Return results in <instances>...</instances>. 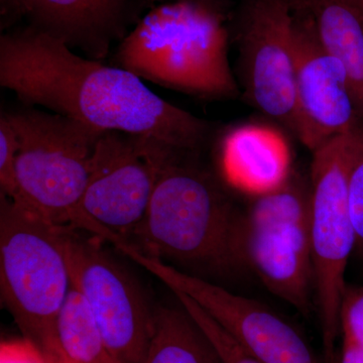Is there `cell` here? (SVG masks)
<instances>
[{
  "label": "cell",
  "instance_id": "obj_1",
  "mask_svg": "<svg viewBox=\"0 0 363 363\" xmlns=\"http://www.w3.org/2000/svg\"><path fill=\"white\" fill-rule=\"evenodd\" d=\"M0 85L26 106L177 149L198 150L210 135L207 121L162 99L135 74L82 58L30 26L0 37Z\"/></svg>",
  "mask_w": 363,
  "mask_h": 363
},
{
  "label": "cell",
  "instance_id": "obj_2",
  "mask_svg": "<svg viewBox=\"0 0 363 363\" xmlns=\"http://www.w3.org/2000/svg\"><path fill=\"white\" fill-rule=\"evenodd\" d=\"M225 11L186 1L152 7L114 52V66L205 99L238 94L228 61Z\"/></svg>",
  "mask_w": 363,
  "mask_h": 363
},
{
  "label": "cell",
  "instance_id": "obj_3",
  "mask_svg": "<svg viewBox=\"0 0 363 363\" xmlns=\"http://www.w3.org/2000/svg\"><path fill=\"white\" fill-rule=\"evenodd\" d=\"M176 150L162 164L147 213L133 236L145 255L191 266L238 267L234 236L240 211L207 172Z\"/></svg>",
  "mask_w": 363,
  "mask_h": 363
},
{
  "label": "cell",
  "instance_id": "obj_4",
  "mask_svg": "<svg viewBox=\"0 0 363 363\" xmlns=\"http://www.w3.org/2000/svg\"><path fill=\"white\" fill-rule=\"evenodd\" d=\"M18 140L16 178L21 203L54 225L104 240L106 229L81 207L95 147L105 133L33 106L2 111Z\"/></svg>",
  "mask_w": 363,
  "mask_h": 363
},
{
  "label": "cell",
  "instance_id": "obj_5",
  "mask_svg": "<svg viewBox=\"0 0 363 363\" xmlns=\"http://www.w3.org/2000/svg\"><path fill=\"white\" fill-rule=\"evenodd\" d=\"M62 230L32 208L1 194L2 301L23 337L42 352L59 342V315L72 289Z\"/></svg>",
  "mask_w": 363,
  "mask_h": 363
},
{
  "label": "cell",
  "instance_id": "obj_6",
  "mask_svg": "<svg viewBox=\"0 0 363 363\" xmlns=\"http://www.w3.org/2000/svg\"><path fill=\"white\" fill-rule=\"evenodd\" d=\"M311 184L290 172L276 187L253 194L234 236L238 267H247L269 292L307 314L314 291Z\"/></svg>",
  "mask_w": 363,
  "mask_h": 363
},
{
  "label": "cell",
  "instance_id": "obj_7",
  "mask_svg": "<svg viewBox=\"0 0 363 363\" xmlns=\"http://www.w3.org/2000/svg\"><path fill=\"white\" fill-rule=\"evenodd\" d=\"M362 150L363 121L312 152L310 235L314 292L328 363H336L334 347L340 330L344 276L355 250L348 186L351 169Z\"/></svg>",
  "mask_w": 363,
  "mask_h": 363
},
{
  "label": "cell",
  "instance_id": "obj_8",
  "mask_svg": "<svg viewBox=\"0 0 363 363\" xmlns=\"http://www.w3.org/2000/svg\"><path fill=\"white\" fill-rule=\"evenodd\" d=\"M62 240L72 286L89 308L109 350L123 363H143L154 310L140 285L105 252L99 238L63 227Z\"/></svg>",
  "mask_w": 363,
  "mask_h": 363
},
{
  "label": "cell",
  "instance_id": "obj_9",
  "mask_svg": "<svg viewBox=\"0 0 363 363\" xmlns=\"http://www.w3.org/2000/svg\"><path fill=\"white\" fill-rule=\"evenodd\" d=\"M116 247L161 279L172 292L190 298L259 362L319 363L292 325L262 303L169 267L159 257L145 255L130 240H121Z\"/></svg>",
  "mask_w": 363,
  "mask_h": 363
},
{
  "label": "cell",
  "instance_id": "obj_10",
  "mask_svg": "<svg viewBox=\"0 0 363 363\" xmlns=\"http://www.w3.org/2000/svg\"><path fill=\"white\" fill-rule=\"evenodd\" d=\"M176 150L149 136L105 131L93 155L83 211L130 240L147 213L162 164Z\"/></svg>",
  "mask_w": 363,
  "mask_h": 363
},
{
  "label": "cell",
  "instance_id": "obj_11",
  "mask_svg": "<svg viewBox=\"0 0 363 363\" xmlns=\"http://www.w3.org/2000/svg\"><path fill=\"white\" fill-rule=\"evenodd\" d=\"M245 97L296 133L295 7L292 0H250L238 28Z\"/></svg>",
  "mask_w": 363,
  "mask_h": 363
},
{
  "label": "cell",
  "instance_id": "obj_12",
  "mask_svg": "<svg viewBox=\"0 0 363 363\" xmlns=\"http://www.w3.org/2000/svg\"><path fill=\"white\" fill-rule=\"evenodd\" d=\"M296 133L314 152L363 121L345 67L320 43L311 18L295 6Z\"/></svg>",
  "mask_w": 363,
  "mask_h": 363
},
{
  "label": "cell",
  "instance_id": "obj_13",
  "mask_svg": "<svg viewBox=\"0 0 363 363\" xmlns=\"http://www.w3.org/2000/svg\"><path fill=\"white\" fill-rule=\"evenodd\" d=\"M133 0H33L28 26L104 60L112 44L128 35Z\"/></svg>",
  "mask_w": 363,
  "mask_h": 363
},
{
  "label": "cell",
  "instance_id": "obj_14",
  "mask_svg": "<svg viewBox=\"0 0 363 363\" xmlns=\"http://www.w3.org/2000/svg\"><path fill=\"white\" fill-rule=\"evenodd\" d=\"M220 159L228 183L252 194L276 187L291 172L283 138L262 126H240L227 133Z\"/></svg>",
  "mask_w": 363,
  "mask_h": 363
},
{
  "label": "cell",
  "instance_id": "obj_15",
  "mask_svg": "<svg viewBox=\"0 0 363 363\" xmlns=\"http://www.w3.org/2000/svg\"><path fill=\"white\" fill-rule=\"evenodd\" d=\"M311 18L320 43L347 71L363 117V14L351 0H292Z\"/></svg>",
  "mask_w": 363,
  "mask_h": 363
},
{
  "label": "cell",
  "instance_id": "obj_16",
  "mask_svg": "<svg viewBox=\"0 0 363 363\" xmlns=\"http://www.w3.org/2000/svg\"><path fill=\"white\" fill-rule=\"evenodd\" d=\"M143 363H223L193 318L182 309H154L152 337Z\"/></svg>",
  "mask_w": 363,
  "mask_h": 363
},
{
  "label": "cell",
  "instance_id": "obj_17",
  "mask_svg": "<svg viewBox=\"0 0 363 363\" xmlns=\"http://www.w3.org/2000/svg\"><path fill=\"white\" fill-rule=\"evenodd\" d=\"M60 345L76 363H123L109 350L89 308L72 286L57 324Z\"/></svg>",
  "mask_w": 363,
  "mask_h": 363
},
{
  "label": "cell",
  "instance_id": "obj_18",
  "mask_svg": "<svg viewBox=\"0 0 363 363\" xmlns=\"http://www.w3.org/2000/svg\"><path fill=\"white\" fill-rule=\"evenodd\" d=\"M182 307L201 328L214 346L223 363H262L247 353L221 326L206 314L190 298L180 292H173Z\"/></svg>",
  "mask_w": 363,
  "mask_h": 363
},
{
  "label": "cell",
  "instance_id": "obj_19",
  "mask_svg": "<svg viewBox=\"0 0 363 363\" xmlns=\"http://www.w3.org/2000/svg\"><path fill=\"white\" fill-rule=\"evenodd\" d=\"M16 155L18 140L11 123L4 112L0 116V187L1 194L9 199L18 197V184L16 178Z\"/></svg>",
  "mask_w": 363,
  "mask_h": 363
},
{
  "label": "cell",
  "instance_id": "obj_20",
  "mask_svg": "<svg viewBox=\"0 0 363 363\" xmlns=\"http://www.w3.org/2000/svg\"><path fill=\"white\" fill-rule=\"evenodd\" d=\"M339 323L343 337L363 346V286H346L344 289Z\"/></svg>",
  "mask_w": 363,
  "mask_h": 363
},
{
  "label": "cell",
  "instance_id": "obj_21",
  "mask_svg": "<svg viewBox=\"0 0 363 363\" xmlns=\"http://www.w3.org/2000/svg\"><path fill=\"white\" fill-rule=\"evenodd\" d=\"M348 198L355 233V250L363 257V150L351 169Z\"/></svg>",
  "mask_w": 363,
  "mask_h": 363
},
{
  "label": "cell",
  "instance_id": "obj_22",
  "mask_svg": "<svg viewBox=\"0 0 363 363\" xmlns=\"http://www.w3.org/2000/svg\"><path fill=\"white\" fill-rule=\"evenodd\" d=\"M0 363H48L42 351L28 339L4 341L0 346Z\"/></svg>",
  "mask_w": 363,
  "mask_h": 363
},
{
  "label": "cell",
  "instance_id": "obj_23",
  "mask_svg": "<svg viewBox=\"0 0 363 363\" xmlns=\"http://www.w3.org/2000/svg\"><path fill=\"white\" fill-rule=\"evenodd\" d=\"M33 0H0L1 26L9 28L16 21L26 18Z\"/></svg>",
  "mask_w": 363,
  "mask_h": 363
},
{
  "label": "cell",
  "instance_id": "obj_24",
  "mask_svg": "<svg viewBox=\"0 0 363 363\" xmlns=\"http://www.w3.org/2000/svg\"><path fill=\"white\" fill-rule=\"evenodd\" d=\"M338 363H363V346L350 338L343 337Z\"/></svg>",
  "mask_w": 363,
  "mask_h": 363
},
{
  "label": "cell",
  "instance_id": "obj_25",
  "mask_svg": "<svg viewBox=\"0 0 363 363\" xmlns=\"http://www.w3.org/2000/svg\"><path fill=\"white\" fill-rule=\"evenodd\" d=\"M43 354L48 363H76L66 354L65 351L60 345V342L45 350Z\"/></svg>",
  "mask_w": 363,
  "mask_h": 363
},
{
  "label": "cell",
  "instance_id": "obj_26",
  "mask_svg": "<svg viewBox=\"0 0 363 363\" xmlns=\"http://www.w3.org/2000/svg\"><path fill=\"white\" fill-rule=\"evenodd\" d=\"M152 1L160 2V4L173 1L192 2V4H200V6L211 7V9H219V11H224L223 2H222L221 0H152Z\"/></svg>",
  "mask_w": 363,
  "mask_h": 363
},
{
  "label": "cell",
  "instance_id": "obj_27",
  "mask_svg": "<svg viewBox=\"0 0 363 363\" xmlns=\"http://www.w3.org/2000/svg\"><path fill=\"white\" fill-rule=\"evenodd\" d=\"M351 1L358 7V9H359L363 14V0H351Z\"/></svg>",
  "mask_w": 363,
  "mask_h": 363
}]
</instances>
